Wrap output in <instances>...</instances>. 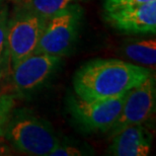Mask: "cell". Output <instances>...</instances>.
Segmentation results:
<instances>
[{"mask_svg":"<svg viewBox=\"0 0 156 156\" xmlns=\"http://www.w3.org/2000/svg\"><path fill=\"white\" fill-rule=\"evenodd\" d=\"M84 16L79 3L67 6L47 18L35 53L65 57L76 45Z\"/></svg>","mask_w":156,"mask_h":156,"instance_id":"obj_3","label":"cell"},{"mask_svg":"<svg viewBox=\"0 0 156 156\" xmlns=\"http://www.w3.org/2000/svg\"><path fill=\"white\" fill-rule=\"evenodd\" d=\"M156 108L155 77L152 73L144 82L127 93L123 108L117 121L108 131L113 137L121 130L133 125L146 124L154 116Z\"/></svg>","mask_w":156,"mask_h":156,"instance_id":"obj_6","label":"cell"},{"mask_svg":"<svg viewBox=\"0 0 156 156\" xmlns=\"http://www.w3.org/2000/svg\"><path fill=\"white\" fill-rule=\"evenodd\" d=\"M3 137L17 152L29 156H49L61 142L48 121L26 108L11 112Z\"/></svg>","mask_w":156,"mask_h":156,"instance_id":"obj_2","label":"cell"},{"mask_svg":"<svg viewBox=\"0 0 156 156\" xmlns=\"http://www.w3.org/2000/svg\"><path fill=\"white\" fill-rule=\"evenodd\" d=\"M59 56L34 53L21 60L11 71V83L20 94H30L48 82L61 65Z\"/></svg>","mask_w":156,"mask_h":156,"instance_id":"obj_7","label":"cell"},{"mask_svg":"<svg viewBox=\"0 0 156 156\" xmlns=\"http://www.w3.org/2000/svg\"><path fill=\"white\" fill-rule=\"evenodd\" d=\"M127 93L118 98L94 101H83L72 95L68 110L77 124L87 132L108 133L121 113Z\"/></svg>","mask_w":156,"mask_h":156,"instance_id":"obj_5","label":"cell"},{"mask_svg":"<svg viewBox=\"0 0 156 156\" xmlns=\"http://www.w3.org/2000/svg\"><path fill=\"white\" fill-rule=\"evenodd\" d=\"M151 74L152 70L147 67L120 59H93L76 71L73 89L83 101L118 98L140 85Z\"/></svg>","mask_w":156,"mask_h":156,"instance_id":"obj_1","label":"cell"},{"mask_svg":"<svg viewBox=\"0 0 156 156\" xmlns=\"http://www.w3.org/2000/svg\"><path fill=\"white\" fill-rule=\"evenodd\" d=\"M20 1H23V0H20V1H18V2H20Z\"/></svg>","mask_w":156,"mask_h":156,"instance_id":"obj_20","label":"cell"},{"mask_svg":"<svg viewBox=\"0 0 156 156\" xmlns=\"http://www.w3.org/2000/svg\"><path fill=\"white\" fill-rule=\"evenodd\" d=\"M47 18L21 6L10 16L8 29V49L10 70L27 56L35 53Z\"/></svg>","mask_w":156,"mask_h":156,"instance_id":"obj_4","label":"cell"},{"mask_svg":"<svg viewBox=\"0 0 156 156\" xmlns=\"http://www.w3.org/2000/svg\"><path fill=\"white\" fill-rule=\"evenodd\" d=\"M8 7L3 5L0 8V70L7 73L10 71V59L8 49V29H9Z\"/></svg>","mask_w":156,"mask_h":156,"instance_id":"obj_12","label":"cell"},{"mask_svg":"<svg viewBox=\"0 0 156 156\" xmlns=\"http://www.w3.org/2000/svg\"><path fill=\"white\" fill-rule=\"evenodd\" d=\"M10 1H16V2H18L20 0H10Z\"/></svg>","mask_w":156,"mask_h":156,"instance_id":"obj_19","label":"cell"},{"mask_svg":"<svg viewBox=\"0 0 156 156\" xmlns=\"http://www.w3.org/2000/svg\"><path fill=\"white\" fill-rule=\"evenodd\" d=\"M8 74L3 72L2 70H0V95L5 94L7 92L8 89Z\"/></svg>","mask_w":156,"mask_h":156,"instance_id":"obj_16","label":"cell"},{"mask_svg":"<svg viewBox=\"0 0 156 156\" xmlns=\"http://www.w3.org/2000/svg\"><path fill=\"white\" fill-rule=\"evenodd\" d=\"M105 20L115 30L125 35H154L156 0L105 11Z\"/></svg>","mask_w":156,"mask_h":156,"instance_id":"obj_8","label":"cell"},{"mask_svg":"<svg viewBox=\"0 0 156 156\" xmlns=\"http://www.w3.org/2000/svg\"><path fill=\"white\" fill-rule=\"evenodd\" d=\"M15 105L14 96L9 93L0 95V138H2L4 135V130L9 120V117L11 115V112L13 111Z\"/></svg>","mask_w":156,"mask_h":156,"instance_id":"obj_13","label":"cell"},{"mask_svg":"<svg viewBox=\"0 0 156 156\" xmlns=\"http://www.w3.org/2000/svg\"><path fill=\"white\" fill-rule=\"evenodd\" d=\"M152 134L145 124L133 125L112 137L107 154L114 156H146L150 153Z\"/></svg>","mask_w":156,"mask_h":156,"instance_id":"obj_9","label":"cell"},{"mask_svg":"<svg viewBox=\"0 0 156 156\" xmlns=\"http://www.w3.org/2000/svg\"><path fill=\"white\" fill-rule=\"evenodd\" d=\"M89 154L88 151L84 148L78 147L76 145L71 144H62L60 142L57 147H55L50 152L49 156H78Z\"/></svg>","mask_w":156,"mask_h":156,"instance_id":"obj_14","label":"cell"},{"mask_svg":"<svg viewBox=\"0 0 156 156\" xmlns=\"http://www.w3.org/2000/svg\"><path fill=\"white\" fill-rule=\"evenodd\" d=\"M3 6V0H0V8Z\"/></svg>","mask_w":156,"mask_h":156,"instance_id":"obj_18","label":"cell"},{"mask_svg":"<svg viewBox=\"0 0 156 156\" xmlns=\"http://www.w3.org/2000/svg\"><path fill=\"white\" fill-rule=\"evenodd\" d=\"M104 1L105 11L113 10V9L125 7V6H133L139 5L143 3L152 1V0H102Z\"/></svg>","mask_w":156,"mask_h":156,"instance_id":"obj_15","label":"cell"},{"mask_svg":"<svg viewBox=\"0 0 156 156\" xmlns=\"http://www.w3.org/2000/svg\"><path fill=\"white\" fill-rule=\"evenodd\" d=\"M83 0H23L21 6L48 18L67 6L79 3Z\"/></svg>","mask_w":156,"mask_h":156,"instance_id":"obj_11","label":"cell"},{"mask_svg":"<svg viewBox=\"0 0 156 156\" xmlns=\"http://www.w3.org/2000/svg\"><path fill=\"white\" fill-rule=\"evenodd\" d=\"M123 54L132 62L143 66H155L156 64V40L143 39L131 41L122 48Z\"/></svg>","mask_w":156,"mask_h":156,"instance_id":"obj_10","label":"cell"},{"mask_svg":"<svg viewBox=\"0 0 156 156\" xmlns=\"http://www.w3.org/2000/svg\"><path fill=\"white\" fill-rule=\"evenodd\" d=\"M8 151H9V149H8V147H7V145L0 143V155L9 154V153H8Z\"/></svg>","mask_w":156,"mask_h":156,"instance_id":"obj_17","label":"cell"}]
</instances>
